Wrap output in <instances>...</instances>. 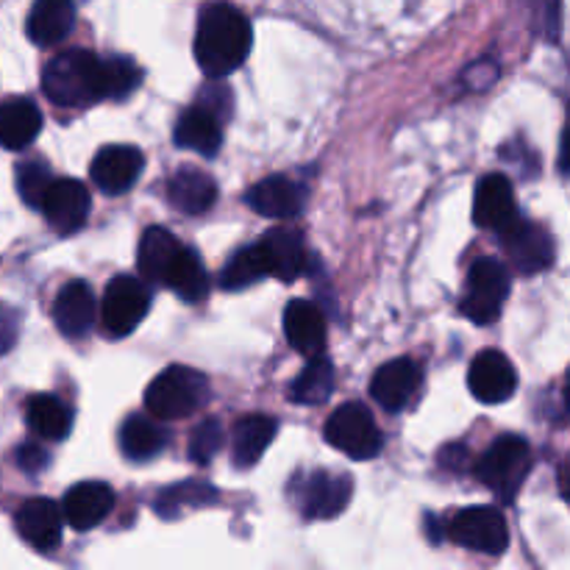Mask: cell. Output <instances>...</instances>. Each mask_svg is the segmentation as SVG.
I'll return each instance as SVG.
<instances>
[{"instance_id":"cell-6","label":"cell","mask_w":570,"mask_h":570,"mask_svg":"<svg viewBox=\"0 0 570 570\" xmlns=\"http://www.w3.org/2000/svg\"><path fill=\"white\" fill-rule=\"evenodd\" d=\"M507 295H510V271L499 259H479L468 273L462 315L479 326H488V323L499 321Z\"/></svg>"},{"instance_id":"cell-9","label":"cell","mask_w":570,"mask_h":570,"mask_svg":"<svg viewBox=\"0 0 570 570\" xmlns=\"http://www.w3.org/2000/svg\"><path fill=\"white\" fill-rule=\"evenodd\" d=\"M449 538L462 549L495 557L504 554L510 546V529H507L504 515L493 507H468L460 515H454Z\"/></svg>"},{"instance_id":"cell-41","label":"cell","mask_w":570,"mask_h":570,"mask_svg":"<svg viewBox=\"0 0 570 570\" xmlns=\"http://www.w3.org/2000/svg\"><path fill=\"white\" fill-rule=\"evenodd\" d=\"M566 401H568V406H570V371H568V382H566Z\"/></svg>"},{"instance_id":"cell-37","label":"cell","mask_w":570,"mask_h":570,"mask_svg":"<svg viewBox=\"0 0 570 570\" xmlns=\"http://www.w3.org/2000/svg\"><path fill=\"white\" fill-rule=\"evenodd\" d=\"M48 451L42 449L39 443H26L20 445V451H17V465L22 468L26 473H39L48 468Z\"/></svg>"},{"instance_id":"cell-36","label":"cell","mask_w":570,"mask_h":570,"mask_svg":"<svg viewBox=\"0 0 570 570\" xmlns=\"http://www.w3.org/2000/svg\"><path fill=\"white\" fill-rule=\"evenodd\" d=\"M223 440H226L223 426L215 417H209V421L200 423L193 432V438H189V460H193L195 465H209L217 456V451H220Z\"/></svg>"},{"instance_id":"cell-11","label":"cell","mask_w":570,"mask_h":570,"mask_svg":"<svg viewBox=\"0 0 570 570\" xmlns=\"http://www.w3.org/2000/svg\"><path fill=\"white\" fill-rule=\"evenodd\" d=\"M468 387H471L473 399L482 404H504L518 387L515 365L501 351H482L471 362Z\"/></svg>"},{"instance_id":"cell-25","label":"cell","mask_w":570,"mask_h":570,"mask_svg":"<svg viewBox=\"0 0 570 570\" xmlns=\"http://www.w3.org/2000/svg\"><path fill=\"white\" fill-rule=\"evenodd\" d=\"M178 148L195 150L200 156H215L223 145V122L204 106H189L176 126Z\"/></svg>"},{"instance_id":"cell-2","label":"cell","mask_w":570,"mask_h":570,"mask_svg":"<svg viewBox=\"0 0 570 570\" xmlns=\"http://www.w3.org/2000/svg\"><path fill=\"white\" fill-rule=\"evenodd\" d=\"M42 89L50 104L78 109L104 100V59L89 50H65L42 72Z\"/></svg>"},{"instance_id":"cell-4","label":"cell","mask_w":570,"mask_h":570,"mask_svg":"<svg viewBox=\"0 0 570 570\" xmlns=\"http://www.w3.org/2000/svg\"><path fill=\"white\" fill-rule=\"evenodd\" d=\"M529 468H532V451H529L527 440L518 438V434H504L479 460L476 479L484 488L493 490L499 499L512 501L521 490L523 479L529 476Z\"/></svg>"},{"instance_id":"cell-29","label":"cell","mask_w":570,"mask_h":570,"mask_svg":"<svg viewBox=\"0 0 570 570\" xmlns=\"http://www.w3.org/2000/svg\"><path fill=\"white\" fill-rule=\"evenodd\" d=\"M167 445V432L161 429V423H156V417L131 415L126 417V423L120 426V451L134 462H148L156 454H161Z\"/></svg>"},{"instance_id":"cell-17","label":"cell","mask_w":570,"mask_h":570,"mask_svg":"<svg viewBox=\"0 0 570 570\" xmlns=\"http://www.w3.org/2000/svg\"><path fill=\"white\" fill-rule=\"evenodd\" d=\"M250 209L262 217H273V220H289V217L301 215L304 209L306 193L298 181L287 176H271L256 181L245 195Z\"/></svg>"},{"instance_id":"cell-21","label":"cell","mask_w":570,"mask_h":570,"mask_svg":"<svg viewBox=\"0 0 570 570\" xmlns=\"http://www.w3.org/2000/svg\"><path fill=\"white\" fill-rule=\"evenodd\" d=\"M76 26V0H33L28 14V39L39 48H50L70 37Z\"/></svg>"},{"instance_id":"cell-28","label":"cell","mask_w":570,"mask_h":570,"mask_svg":"<svg viewBox=\"0 0 570 570\" xmlns=\"http://www.w3.org/2000/svg\"><path fill=\"white\" fill-rule=\"evenodd\" d=\"M26 421L39 440H53L56 443V440H65L70 434L72 412L61 399L42 393L28 401Z\"/></svg>"},{"instance_id":"cell-35","label":"cell","mask_w":570,"mask_h":570,"mask_svg":"<svg viewBox=\"0 0 570 570\" xmlns=\"http://www.w3.org/2000/svg\"><path fill=\"white\" fill-rule=\"evenodd\" d=\"M53 181L56 178L50 176L48 165H42V161H22V165L17 167V193H20V198L26 200L28 206H33V209H42Z\"/></svg>"},{"instance_id":"cell-20","label":"cell","mask_w":570,"mask_h":570,"mask_svg":"<svg viewBox=\"0 0 570 570\" xmlns=\"http://www.w3.org/2000/svg\"><path fill=\"white\" fill-rule=\"evenodd\" d=\"M417 384H421V373H417L412 360H393L387 365L379 367L371 379V395L376 404L387 412H399L410 404L415 395Z\"/></svg>"},{"instance_id":"cell-38","label":"cell","mask_w":570,"mask_h":570,"mask_svg":"<svg viewBox=\"0 0 570 570\" xmlns=\"http://www.w3.org/2000/svg\"><path fill=\"white\" fill-rule=\"evenodd\" d=\"M17 332H20V315L11 306H0V354L17 343Z\"/></svg>"},{"instance_id":"cell-3","label":"cell","mask_w":570,"mask_h":570,"mask_svg":"<svg viewBox=\"0 0 570 570\" xmlns=\"http://www.w3.org/2000/svg\"><path fill=\"white\" fill-rule=\"evenodd\" d=\"M209 399V382L193 367L173 365L145 390V410L156 421H181L198 412Z\"/></svg>"},{"instance_id":"cell-40","label":"cell","mask_w":570,"mask_h":570,"mask_svg":"<svg viewBox=\"0 0 570 570\" xmlns=\"http://www.w3.org/2000/svg\"><path fill=\"white\" fill-rule=\"evenodd\" d=\"M560 490H562V499H566L568 504H570V465L562 468V473H560Z\"/></svg>"},{"instance_id":"cell-19","label":"cell","mask_w":570,"mask_h":570,"mask_svg":"<svg viewBox=\"0 0 570 570\" xmlns=\"http://www.w3.org/2000/svg\"><path fill=\"white\" fill-rule=\"evenodd\" d=\"M17 532L28 546L39 551H50L61 543V523L65 512L50 499H28L14 515Z\"/></svg>"},{"instance_id":"cell-16","label":"cell","mask_w":570,"mask_h":570,"mask_svg":"<svg viewBox=\"0 0 570 570\" xmlns=\"http://www.w3.org/2000/svg\"><path fill=\"white\" fill-rule=\"evenodd\" d=\"M256 245H259L262 256H265L267 276L278 278V282H295L304 273L306 250L304 239H301L295 228H271V232L256 239Z\"/></svg>"},{"instance_id":"cell-15","label":"cell","mask_w":570,"mask_h":570,"mask_svg":"<svg viewBox=\"0 0 570 570\" xmlns=\"http://www.w3.org/2000/svg\"><path fill=\"white\" fill-rule=\"evenodd\" d=\"M115 510V490L106 482H81L76 488L67 490L65 501H61V512L65 521L70 523L76 532H89L98 523L109 518Z\"/></svg>"},{"instance_id":"cell-26","label":"cell","mask_w":570,"mask_h":570,"mask_svg":"<svg viewBox=\"0 0 570 570\" xmlns=\"http://www.w3.org/2000/svg\"><path fill=\"white\" fill-rule=\"evenodd\" d=\"M278 426L267 415H248L234 423L232 432V460L237 468H250L262 460L276 438Z\"/></svg>"},{"instance_id":"cell-22","label":"cell","mask_w":570,"mask_h":570,"mask_svg":"<svg viewBox=\"0 0 570 570\" xmlns=\"http://www.w3.org/2000/svg\"><path fill=\"white\" fill-rule=\"evenodd\" d=\"M95 295L87 282H70L59 289L53 301V321L65 337H83L95 323Z\"/></svg>"},{"instance_id":"cell-5","label":"cell","mask_w":570,"mask_h":570,"mask_svg":"<svg viewBox=\"0 0 570 570\" xmlns=\"http://www.w3.org/2000/svg\"><path fill=\"white\" fill-rule=\"evenodd\" d=\"M323 434H326L328 445L343 451L351 460H373L382 451V432L367 406L362 404H343L340 410H334Z\"/></svg>"},{"instance_id":"cell-7","label":"cell","mask_w":570,"mask_h":570,"mask_svg":"<svg viewBox=\"0 0 570 570\" xmlns=\"http://www.w3.org/2000/svg\"><path fill=\"white\" fill-rule=\"evenodd\" d=\"M289 488H293V499L306 521L337 518L348 507L351 495H354V482L348 476L328 471L306 473V476H301Z\"/></svg>"},{"instance_id":"cell-27","label":"cell","mask_w":570,"mask_h":570,"mask_svg":"<svg viewBox=\"0 0 570 570\" xmlns=\"http://www.w3.org/2000/svg\"><path fill=\"white\" fill-rule=\"evenodd\" d=\"M184 250V245L173 237L167 228H148L139 239V273H142L148 282H161L165 284L167 273H170L173 262L178 259V254Z\"/></svg>"},{"instance_id":"cell-8","label":"cell","mask_w":570,"mask_h":570,"mask_svg":"<svg viewBox=\"0 0 570 570\" xmlns=\"http://www.w3.org/2000/svg\"><path fill=\"white\" fill-rule=\"evenodd\" d=\"M150 306V293L142 282L131 276L111 278L100 304V321L109 337H128L145 321Z\"/></svg>"},{"instance_id":"cell-33","label":"cell","mask_w":570,"mask_h":570,"mask_svg":"<svg viewBox=\"0 0 570 570\" xmlns=\"http://www.w3.org/2000/svg\"><path fill=\"white\" fill-rule=\"evenodd\" d=\"M217 501V493L204 482H181L173 488L161 490L156 499V512L161 518H173L184 510V507H204Z\"/></svg>"},{"instance_id":"cell-31","label":"cell","mask_w":570,"mask_h":570,"mask_svg":"<svg viewBox=\"0 0 570 570\" xmlns=\"http://www.w3.org/2000/svg\"><path fill=\"white\" fill-rule=\"evenodd\" d=\"M334 390V365L326 356H315L309 360V365L301 371V376L295 379L289 395H293L295 404H323V401L332 395Z\"/></svg>"},{"instance_id":"cell-24","label":"cell","mask_w":570,"mask_h":570,"mask_svg":"<svg viewBox=\"0 0 570 570\" xmlns=\"http://www.w3.org/2000/svg\"><path fill=\"white\" fill-rule=\"evenodd\" d=\"M42 131V115L31 98H9L0 104V145L22 150Z\"/></svg>"},{"instance_id":"cell-39","label":"cell","mask_w":570,"mask_h":570,"mask_svg":"<svg viewBox=\"0 0 570 570\" xmlns=\"http://www.w3.org/2000/svg\"><path fill=\"white\" fill-rule=\"evenodd\" d=\"M560 170L570 176V126L562 134V142H560Z\"/></svg>"},{"instance_id":"cell-12","label":"cell","mask_w":570,"mask_h":570,"mask_svg":"<svg viewBox=\"0 0 570 570\" xmlns=\"http://www.w3.org/2000/svg\"><path fill=\"white\" fill-rule=\"evenodd\" d=\"M473 220L479 228H490V232L499 234H504L507 228L521 220L510 178L493 173V176H484L479 181L476 198H473Z\"/></svg>"},{"instance_id":"cell-10","label":"cell","mask_w":570,"mask_h":570,"mask_svg":"<svg viewBox=\"0 0 570 570\" xmlns=\"http://www.w3.org/2000/svg\"><path fill=\"white\" fill-rule=\"evenodd\" d=\"M501 243H504L507 259L518 273L529 276V273H543L554 265V237L549 234V228L538 226V223L518 220L515 226L501 234Z\"/></svg>"},{"instance_id":"cell-1","label":"cell","mask_w":570,"mask_h":570,"mask_svg":"<svg viewBox=\"0 0 570 570\" xmlns=\"http://www.w3.org/2000/svg\"><path fill=\"white\" fill-rule=\"evenodd\" d=\"M250 22L243 11L228 3L206 6L195 31V61L200 65L204 76L226 78L248 59Z\"/></svg>"},{"instance_id":"cell-14","label":"cell","mask_w":570,"mask_h":570,"mask_svg":"<svg viewBox=\"0 0 570 570\" xmlns=\"http://www.w3.org/2000/svg\"><path fill=\"white\" fill-rule=\"evenodd\" d=\"M142 154L131 145H109L100 148L98 156L92 159V181L106 195H122L137 184L139 173H142Z\"/></svg>"},{"instance_id":"cell-18","label":"cell","mask_w":570,"mask_h":570,"mask_svg":"<svg viewBox=\"0 0 570 570\" xmlns=\"http://www.w3.org/2000/svg\"><path fill=\"white\" fill-rule=\"evenodd\" d=\"M284 337L298 354L315 360L326 345V317L312 301H289L287 309H284Z\"/></svg>"},{"instance_id":"cell-23","label":"cell","mask_w":570,"mask_h":570,"mask_svg":"<svg viewBox=\"0 0 570 570\" xmlns=\"http://www.w3.org/2000/svg\"><path fill=\"white\" fill-rule=\"evenodd\" d=\"M167 200L184 215H204L215 206L217 184L209 173L184 165L167 181Z\"/></svg>"},{"instance_id":"cell-13","label":"cell","mask_w":570,"mask_h":570,"mask_svg":"<svg viewBox=\"0 0 570 570\" xmlns=\"http://www.w3.org/2000/svg\"><path fill=\"white\" fill-rule=\"evenodd\" d=\"M89 209H92V200H89L87 187L76 178H56L42 204L50 228L59 234H76L87 223Z\"/></svg>"},{"instance_id":"cell-30","label":"cell","mask_w":570,"mask_h":570,"mask_svg":"<svg viewBox=\"0 0 570 570\" xmlns=\"http://www.w3.org/2000/svg\"><path fill=\"white\" fill-rule=\"evenodd\" d=\"M165 284L178 295V298L187 301V304L204 301L206 293H209V276H206L204 262H200L198 254L189 248H184L181 254H178V259L173 262Z\"/></svg>"},{"instance_id":"cell-32","label":"cell","mask_w":570,"mask_h":570,"mask_svg":"<svg viewBox=\"0 0 570 570\" xmlns=\"http://www.w3.org/2000/svg\"><path fill=\"white\" fill-rule=\"evenodd\" d=\"M267 276V265H265V256H262L259 245H248V248L237 250V254L228 259L226 271H223L220 284L226 289H243L256 284L259 278Z\"/></svg>"},{"instance_id":"cell-34","label":"cell","mask_w":570,"mask_h":570,"mask_svg":"<svg viewBox=\"0 0 570 570\" xmlns=\"http://www.w3.org/2000/svg\"><path fill=\"white\" fill-rule=\"evenodd\" d=\"M142 81V70L128 56H109L104 59V98L122 100Z\"/></svg>"}]
</instances>
